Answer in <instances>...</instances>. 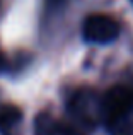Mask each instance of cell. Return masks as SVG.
<instances>
[{
  "mask_svg": "<svg viewBox=\"0 0 133 135\" xmlns=\"http://www.w3.org/2000/svg\"><path fill=\"white\" fill-rule=\"evenodd\" d=\"M60 130V123L55 122L53 116L48 113H41L38 115L36 122H34V133L36 135H58Z\"/></svg>",
  "mask_w": 133,
  "mask_h": 135,
  "instance_id": "3957f363",
  "label": "cell"
},
{
  "mask_svg": "<svg viewBox=\"0 0 133 135\" xmlns=\"http://www.w3.org/2000/svg\"><path fill=\"white\" fill-rule=\"evenodd\" d=\"M120 34V24L106 14H92L84 21L82 36L89 43H109Z\"/></svg>",
  "mask_w": 133,
  "mask_h": 135,
  "instance_id": "6da1fadb",
  "label": "cell"
},
{
  "mask_svg": "<svg viewBox=\"0 0 133 135\" xmlns=\"http://www.w3.org/2000/svg\"><path fill=\"white\" fill-rule=\"evenodd\" d=\"M103 109L108 122H118L133 109V91L126 86H114L104 94Z\"/></svg>",
  "mask_w": 133,
  "mask_h": 135,
  "instance_id": "7a4b0ae2",
  "label": "cell"
},
{
  "mask_svg": "<svg viewBox=\"0 0 133 135\" xmlns=\"http://www.w3.org/2000/svg\"><path fill=\"white\" fill-rule=\"evenodd\" d=\"M3 67V55H2V51H0V69Z\"/></svg>",
  "mask_w": 133,
  "mask_h": 135,
  "instance_id": "5b68a950",
  "label": "cell"
},
{
  "mask_svg": "<svg viewBox=\"0 0 133 135\" xmlns=\"http://www.w3.org/2000/svg\"><path fill=\"white\" fill-rule=\"evenodd\" d=\"M22 118V111L14 104H5L0 108V128L2 130H9L14 125L21 122Z\"/></svg>",
  "mask_w": 133,
  "mask_h": 135,
  "instance_id": "277c9868",
  "label": "cell"
}]
</instances>
